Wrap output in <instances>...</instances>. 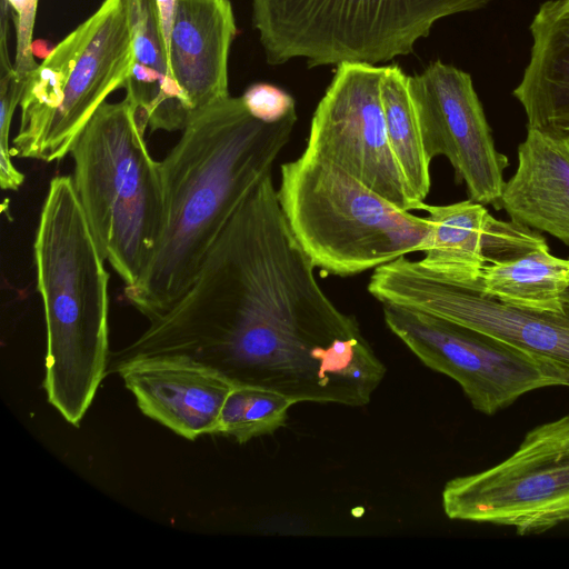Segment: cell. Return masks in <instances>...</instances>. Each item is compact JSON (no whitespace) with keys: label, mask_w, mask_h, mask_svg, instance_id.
Wrapping results in <instances>:
<instances>
[{"label":"cell","mask_w":569,"mask_h":569,"mask_svg":"<svg viewBox=\"0 0 569 569\" xmlns=\"http://www.w3.org/2000/svg\"><path fill=\"white\" fill-rule=\"evenodd\" d=\"M271 174L246 198L184 295L111 359L183 356L297 402L368 405L387 368L325 293Z\"/></svg>","instance_id":"6da1fadb"},{"label":"cell","mask_w":569,"mask_h":569,"mask_svg":"<svg viewBox=\"0 0 569 569\" xmlns=\"http://www.w3.org/2000/svg\"><path fill=\"white\" fill-rule=\"evenodd\" d=\"M297 113L266 123L241 97L201 110L160 161L164 219L156 251L124 293L150 321L167 312L193 282L209 250L289 142Z\"/></svg>","instance_id":"7a4b0ae2"},{"label":"cell","mask_w":569,"mask_h":569,"mask_svg":"<svg viewBox=\"0 0 569 569\" xmlns=\"http://www.w3.org/2000/svg\"><path fill=\"white\" fill-rule=\"evenodd\" d=\"M33 258L47 330L43 388L78 426L108 372L109 273L69 176L49 183Z\"/></svg>","instance_id":"3957f363"},{"label":"cell","mask_w":569,"mask_h":569,"mask_svg":"<svg viewBox=\"0 0 569 569\" xmlns=\"http://www.w3.org/2000/svg\"><path fill=\"white\" fill-rule=\"evenodd\" d=\"M146 129L126 98L104 102L70 152L71 178L86 218L106 261L126 286L148 266L163 228L161 167L148 149Z\"/></svg>","instance_id":"277c9868"},{"label":"cell","mask_w":569,"mask_h":569,"mask_svg":"<svg viewBox=\"0 0 569 569\" xmlns=\"http://www.w3.org/2000/svg\"><path fill=\"white\" fill-rule=\"evenodd\" d=\"M278 199L315 267L348 277L425 251L431 226L307 151L281 166Z\"/></svg>","instance_id":"5b68a950"},{"label":"cell","mask_w":569,"mask_h":569,"mask_svg":"<svg viewBox=\"0 0 569 569\" xmlns=\"http://www.w3.org/2000/svg\"><path fill=\"white\" fill-rule=\"evenodd\" d=\"M132 64L126 0H103L27 78L12 157L53 162L70 154L97 110L124 88Z\"/></svg>","instance_id":"8992f818"},{"label":"cell","mask_w":569,"mask_h":569,"mask_svg":"<svg viewBox=\"0 0 569 569\" xmlns=\"http://www.w3.org/2000/svg\"><path fill=\"white\" fill-rule=\"evenodd\" d=\"M491 0H252V23L271 66H377L408 56L442 18Z\"/></svg>","instance_id":"52a82bcc"},{"label":"cell","mask_w":569,"mask_h":569,"mask_svg":"<svg viewBox=\"0 0 569 569\" xmlns=\"http://www.w3.org/2000/svg\"><path fill=\"white\" fill-rule=\"evenodd\" d=\"M442 508L451 520L543 533L569 522V415L529 430L497 465L450 479Z\"/></svg>","instance_id":"ba28073f"},{"label":"cell","mask_w":569,"mask_h":569,"mask_svg":"<svg viewBox=\"0 0 569 569\" xmlns=\"http://www.w3.org/2000/svg\"><path fill=\"white\" fill-rule=\"evenodd\" d=\"M479 280V279H478ZM478 280L447 277L400 257L375 269L368 291L397 305L469 327L539 359L569 367V308L539 311L503 303Z\"/></svg>","instance_id":"9c48e42d"},{"label":"cell","mask_w":569,"mask_h":569,"mask_svg":"<svg viewBox=\"0 0 569 569\" xmlns=\"http://www.w3.org/2000/svg\"><path fill=\"white\" fill-rule=\"evenodd\" d=\"M382 306L389 330L425 366L453 379L483 415L492 416L530 391L557 386L542 359L445 318Z\"/></svg>","instance_id":"30bf717a"},{"label":"cell","mask_w":569,"mask_h":569,"mask_svg":"<svg viewBox=\"0 0 569 569\" xmlns=\"http://www.w3.org/2000/svg\"><path fill=\"white\" fill-rule=\"evenodd\" d=\"M385 66H337L310 123L305 151L343 169L403 210H420L391 150L380 98Z\"/></svg>","instance_id":"8fae6325"},{"label":"cell","mask_w":569,"mask_h":569,"mask_svg":"<svg viewBox=\"0 0 569 569\" xmlns=\"http://www.w3.org/2000/svg\"><path fill=\"white\" fill-rule=\"evenodd\" d=\"M425 150L446 157L469 199L501 209L508 158L495 147L471 76L441 61L408 76Z\"/></svg>","instance_id":"7c38bea8"},{"label":"cell","mask_w":569,"mask_h":569,"mask_svg":"<svg viewBox=\"0 0 569 569\" xmlns=\"http://www.w3.org/2000/svg\"><path fill=\"white\" fill-rule=\"evenodd\" d=\"M140 411L174 433L194 440L216 435L234 385L212 367L183 356H140L110 365Z\"/></svg>","instance_id":"4fadbf2b"},{"label":"cell","mask_w":569,"mask_h":569,"mask_svg":"<svg viewBox=\"0 0 569 569\" xmlns=\"http://www.w3.org/2000/svg\"><path fill=\"white\" fill-rule=\"evenodd\" d=\"M236 33L230 0H177L168 61L192 118L230 96L228 60Z\"/></svg>","instance_id":"5bb4252c"},{"label":"cell","mask_w":569,"mask_h":569,"mask_svg":"<svg viewBox=\"0 0 569 569\" xmlns=\"http://www.w3.org/2000/svg\"><path fill=\"white\" fill-rule=\"evenodd\" d=\"M527 128L501 209L511 220L569 246V136Z\"/></svg>","instance_id":"9a60e30c"},{"label":"cell","mask_w":569,"mask_h":569,"mask_svg":"<svg viewBox=\"0 0 569 569\" xmlns=\"http://www.w3.org/2000/svg\"><path fill=\"white\" fill-rule=\"evenodd\" d=\"M529 30L530 56L513 96L528 127L569 136V0L541 3Z\"/></svg>","instance_id":"2e32d148"},{"label":"cell","mask_w":569,"mask_h":569,"mask_svg":"<svg viewBox=\"0 0 569 569\" xmlns=\"http://www.w3.org/2000/svg\"><path fill=\"white\" fill-rule=\"evenodd\" d=\"M133 64L126 99L151 131L183 130L191 120L169 69L168 51L156 0H126Z\"/></svg>","instance_id":"e0dca14e"},{"label":"cell","mask_w":569,"mask_h":569,"mask_svg":"<svg viewBox=\"0 0 569 569\" xmlns=\"http://www.w3.org/2000/svg\"><path fill=\"white\" fill-rule=\"evenodd\" d=\"M431 226L430 241L419 260L450 278L478 280L486 264L482 248L490 218L483 204L471 199L446 206L423 203Z\"/></svg>","instance_id":"ac0fdd59"},{"label":"cell","mask_w":569,"mask_h":569,"mask_svg":"<svg viewBox=\"0 0 569 569\" xmlns=\"http://www.w3.org/2000/svg\"><path fill=\"white\" fill-rule=\"evenodd\" d=\"M568 282L569 259L553 256L548 244L508 261L485 264L478 280L486 295L539 311H561Z\"/></svg>","instance_id":"d6986e66"},{"label":"cell","mask_w":569,"mask_h":569,"mask_svg":"<svg viewBox=\"0 0 569 569\" xmlns=\"http://www.w3.org/2000/svg\"><path fill=\"white\" fill-rule=\"evenodd\" d=\"M380 98L391 150L412 196L422 203L430 190L431 160L425 150L408 76L399 66H385Z\"/></svg>","instance_id":"ffe728a7"},{"label":"cell","mask_w":569,"mask_h":569,"mask_svg":"<svg viewBox=\"0 0 569 569\" xmlns=\"http://www.w3.org/2000/svg\"><path fill=\"white\" fill-rule=\"evenodd\" d=\"M292 405L276 391L234 386L223 403L217 433L232 437L239 443L273 433L286 425Z\"/></svg>","instance_id":"44dd1931"},{"label":"cell","mask_w":569,"mask_h":569,"mask_svg":"<svg viewBox=\"0 0 569 569\" xmlns=\"http://www.w3.org/2000/svg\"><path fill=\"white\" fill-rule=\"evenodd\" d=\"M545 244L546 239L533 229L511 219L502 221L490 216L482 253L486 264L496 263L518 258Z\"/></svg>","instance_id":"7402d4cb"},{"label":"cell","mask_w":569,"mask_h":569,"mask_svg":"<svg viewBox=\"0 0 569 569\" xmlns=\"http://www.w3.org/2000/svg\"><path fill=\"white\" fill-rule=\"evenodd\" d=\"M26 81L18 78L14 69L0 72V184L3 190L16 191L24 177L12 161L9 144L14 111L22 98Z\"/></svg>","instance_id":"603a6c76"},{"label":"cell","mask_w":569,"mask_h":569,"mask_svg":"<svg viewBox=\"0 0 569 569\" xmlns=\"http://www.w3.org/2000/svg\"><path fill=\"white\" fill-rule=\"evenodd\" d=\"M16 31L13 69L18 78L27 81L38 63L33 58L32 38L39 0H6Z\"/></svg>","instance_id":"cb8c5ba5"},{"label":"cell","mask_w":569,"mask_h":569,"mask_svg":"<svg viewBox=\"0 0 569 569\" xmlns=\"http://www.w3.org/2000/svg\"><path fill=\"white\" fill-rule=\"evenodd\" d=\"M241 99L248 112L266 123H276L297 113L295 99L270 83L258 82L249 86Z\"/></svg>","instance_id":"d4e9b609"},{"label":"cell","mask_w":569,"mask_h":569,"mask_svg":"<svg viewBox=\"0 0 569 569\" xmlns=\"http://www.w3.org/2000/svg\"><path fill=\"white\" fill-rule=\"evenodd\" d=\"M157 1V8L160 19V24L168 51V43L169 38L174 20V12H176V3L177 0H156Z\"/></svg>","instance_id":"484cf974"},{"label":"cell","mask_w":569,"mask_h":569,"mask_svg":"<svg viewBox=\"0 0 569 569\" xmlns=\"http://www.w3.org/2000/svg\"><path fill=\"white\" fill-rule=\"evenodd\" d=\"M543 360V359H542ZM545 365L557 382V386L569 387V367L552 361L543 360Z\"/></svg>","instance_id":"4316f807"},{"label":"cell","mask_w":569,"mask_h":569,"mask_svg":"<svg viewBox=\"0 0 569 569\" xmlns=\"http://www.w3.org/2000/svg\"><path fill=\"white\" fill-rule=\"evenodd\" d=\"M562 306H566L569 308V282L562 293Z\"/></svg>","instance_id":"83f0119b"}]
</instances>
